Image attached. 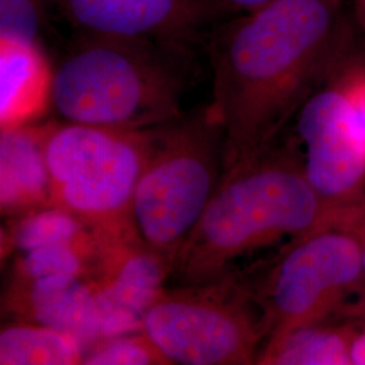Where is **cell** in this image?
<instances>
[{"mask_svg": "<svg viewBox=\"0 0 365 365\" xmlns=\"http://www.w3.org/2000/svg\"><path fill=\"white\" fill-rule=\"evenodd\" d=\"M353 57L344 0H274L220 27L210 108L225 134V170L277 143Z\"/></svg>", "mask_w": 365, "mask_h": 365, "instance_id": "6da1fadb", "label": "cell"}, {"mask_svg": "<svg viewBox=\"0 0 365 365\" xmlns=\"http://www.w3.org/2000/svg\"><path fill=\"white\" fill-rule=\"evenodd\" d=\"M333 225L303 168L297 137H282L259 155L225 170L207 207L173 261L180 286L238 274L256 252Z\"/></svg>", "mask_w": 365, "mask_h": 365, "instance_id": "7a4b0ae2", "label": "cell"}, {"mask_svg": "<svg viewBox=\"0 0 365 365\" xmlns=\"http://www.w3.org/2000/svg\"><path fill=\"white\" fill-rule=\"evenodd\" d=\"M184 49L86 36L54 69L52 107L63 122L145 130L182 117Z\"/></svg>", "mask_w": 365, "mask_h": 365, "instance_id": "3957f363", "label": "cell"}, {"mask_svg": "<svg viewBox=\"0 0 365 365\" xmlns=\"http://www.w3.org/2000/svg\"><path fill=\"white\" fill-rule=\"evenodd\" d=\"M225 134L211 108L149 129L131 205V229L173 264L221 182Z\"/></svg>", "mask_w": 365, "mask_h": 365, "instance_id": "277c9868", "label": "cell"}, {"mask_svg": "<svg viewBox=\"0 0 365 365\" xmlns=\"http://www.w3.org/2000/svg\"><path fill=\"white\" fill-rule=\"evenodd\" d=\"M148 143L149 129L46 123L43 153L53 205L102 238L134 237L131 205Z\"/></svg>", "mask_w": 365, "mask_h": 365, "instance_id": "5b68a950", "label": "cell"}, {"mask_svg": "<svg viewBox=\"0 0 365 365\" xmlns=\"http://www.w3.org/2000/svg\"><path fill=\"white\" fill-rule=\"evenodd\" d=\"M240 274L264 312L265 344L339 314L365 294L360 244L345 223L294 238L248 274Z\"/></svg>", "mask_w": 365, "mask_h": 365, "instance_id": "8992f818", "label": "cell"}, {"mask_svg": "<svg viewBox=\"0 0 365 365\" xmlns=\"http://www.w3.org/2000/svg\"><path fill=\"white\" fill-rule=\"evenodd\" d=\"M141 330L170 364H257L267 341L264 312L240 272L164 288L146 310Z\"/></svg>", "mask_w": 365, "mask_h": 365, "instance_id": "52a82bcc", "label": "cell"}, {"mask_svg": "<svg viewBox=\"0 0 365 365\" xmlns=\"http://www.w3.org/2000/svg\"><path fill=\"white\" fill-rule=\"evenodd\" d=\"M337 76L295 119L306 178L330 221L346 223L365 209V140Z\"/></svg>", "mask_w": 365, "mask_h": 365, "instance_id": "ba28073f", "label": "cell"}, {"mask_svg": "<svg viewBox=\"0 0 365 365\" xmlns=\"http://www.w3.org/2000/svg\"><path fill=\"white\" fill-rule=\"evenodd\" d=\"M86 36L146 41L184 49L223 14L215 0H63Z\"/></svg>", "mask_w": 365, "mask_h": 365, "instance_id": "9c48e42d", "label": "cell"}, {"mask_svg": "<svg viewBox=\"0 0 365 365\" xmlns=\"http://www.w3.org/2000/svg\"><path fill=\"white\" fill-rule=\"evenodd\" d=\"M173 264L135 237L101 238L91 282L98 303L101 339L141 330L149 306L165 288Z\"/></svg>", "mask_w": 365, "mask_h": 365, "instance_id": "30bf717a", "label": "cell"}, {"mask_svg": "<svg viewBox=\"0 0 365 365\" xmlns=\"http://www.w3.org/2000/svg\"><path fill=\"white\" fill-rule=\"evenodd\" d=\"M3 310L15 321L49 327L76 339L83 353L102 337L95 288L80 276L9 279Z\"/></svg>", "mask_w": 365, "mask_h": 365, "instance_id": "8fae6325", "label": "cell"}, {"mask_svg": "<svg viewBox=\"0 0 365 365\" xmlns=\"http://www.w3.org/2000/svg\"><path fill=\"white\" fill-rule=\"evenodd\" d=\"M45 125L3 129L0 135L1 214L19 217L51 206V179L43 153Z\"/></svg>", "mask_w": 365, "mask_h": 365, "instance_id": "7c38bea8", "label": "cell"}, {"mask_svg": "<svg viewBox=\"0 0 365 365\" xmlns=\"http://www.w3.org/2000/svg\"><path fill=\"white\" fill-rule=\"evenodd\" d=\"M54 69L38 42L0 37V125H30L52 106Z\"/></svg>", "mask_w": 365, "mask_h": 365, "instance_id": "4fadbf2b", "label": "cell"}, {"mask_svg": "<svg viewBox=\"0 0 365 365\" xmlns=\"http://www.w3.org/2000/svg\"><path fill=\"white\" fill-rule=\"evenodd\" d=\"M356 319L339 314L298 327L262 346L260 365H352Z\"/></svg>", "mask_w": 365, "mask_h": 365, "instance_id": "5bb4252c", "label": "cell"}, {"mask_svg": "<svg viewBox=\"0 0 365 365\" xmlns=\"http://www.w3.org/2000/svg\"><path fill=\"white\" fill-rule=\"evenodd\" d=\"M83 348L78 341L49 327L15 321L1 327L0 364H80Z\"/></svg>", "mask_w": 365, "mask_h": 365, "instance_id": "9a60e30c", "label": "cell"}, {"mask_svg": "<svg viewBox=\"0 0 365 365\" xmlns=\"http://www.w3.org/2000/svg\"><path fill=\"white\" fill-rule=\"evenodd\" d=\"M87 225L54 205L13 218L3 232V255H19L60 242H73L91 235Z\"/></svg>", "mask_w": 365, "mask_h": 365, "instance_id": "2e32d148", "label": "cell"}, {"mask_svg": "<svg viewBox=\"0 0 365 365\" xmlns=\"http://www.w3.org/2000/svg\"><path fill=\"white\" fill-rule=\"evenodd\" d=\"M80 364L167 365L170 361L143 330L98 339L88 346Z\"/></svg>", "mask_w": 365, "mask_h": 365, "instance_id": "e0dca14e", "label": "cell"}, {"mask_svg": "<svg viewBox=\"0 0 365 365\" xmlns=\"http://www.w3.org/2000/svg\"><path fill=\"white\" fill-rule=\"evenodd\" d=\"M45 0H0V37L38 42Z\"/></svg>", "mask_w": 365, "mask_h": 365, "instance_id": "ac0fdd59", "label": "cell"}, {"mask_svg": "<svg viewBox=\"0 0 365 365\" xmlns=\"http://www.w3.org/2000/svg\"><path fill=\"white\" fill-rule=\"evenodd\" d=\"M339 81L345 92L365 140V61L353 57L339 73Z\"/></svg>", "mask_w": 365, "mask_h": 365, "instance_id": "d6986e66", "label": "cell"}, {"mask_svg": "<svg viewBox=\"0 0 365 365\" xmlns=\"http://www.w3.org/2000/svg\"><path fill=\"white\" fill-rule=\"evenodd\" d=\"M344 310L356 319V334L352 342V365H365V295L352 300Z\"/></svg>", "mask_w": 365, "mask_h": 365, "instance_id": "ffe728a7", "label": "cell"}, {"mask_svg": "<svg viewBox=\"0 0 365 365\" xmlns=\"http://www.w3.org/2000/svg\"><path fill=\"white\" fill-rule=\"evenodd\" d=\"M274 0H215L223 15L235 14V16L253 13Z\"/></svg>", "mask_w": 365, "mask_h": 365, "instance_id": "44dd1931", "label": "cell"}, {"mask_svg": "<svg viewBox=\"0 0 365 365\" xmlns=\"http://www.w3.org/2000/svg\"><path fill=\"white\" fill-rule=\"evenodd\" d=\"M353 1H354L356 21L365 37V0H353Z\"/></svg>", "mask_w": 365, "mask_h": 365, "instance_id": "7402d4cb", "label": "cell"}]
</instances>
